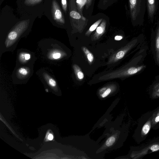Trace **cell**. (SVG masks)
Wrapping results in <instances>:
<instances>
[{
  "instance_id": "d6986e66",
  "label": "cell",
  "mask_w": 159,
  "mask_h": 159,
  "mask_svg": "<svg viewBox=\"0 0 159 159\" xmlns=\"http://www.w3.org/2000/svg\"><path fill=\"white\" fill-rule=\"evenodd\" d=\"M42 0H25V3L27 5H32L40 2Z\"/></svg>"
},
{
  "instance_id": "4fadbf2b",
  "label": "cell",
  "mask_w": 159,
  "mask_h": 159,
  "mask_svg": "<svg viewBox=\"0 0 159 159\" xmlns=\"http://www.w3.org/2000/svg\"><path fill=\"white\" fill-rule=\"evenodd\" d=\"M102 19L101 18L94 23L89 28L86 33V34L89 35L102 22Z\"/></svg>"
},
{
  "instance_id": "ffe728a7",
  "label": "cell",
  "mask_w": 159,
  "mask_h": 159,
  "mask_svg": "<svg viewBox=\"0 0 159 159\" xmlns=\"http://www.w3.org/2000/svg\"><path fill=\"white\" fill-rule=\"evenodd\" d=\"M61 3L63 9L65 13H66L67 8L66 0H61Z\"/></svg>"
},
{
  "instance_id": "e0dca14e",
  "label": "cell",
  "mask_w": 159,
  "mask_h": 159,
  "mask_svg": "<svg viewBox=\"0 0 159 159\" xmlns=\"http://www.w3.org/2000/svg\"><path fill=\"white\" fill-rule=\"evenodd\" d=\"M115 140L116 139L114 136H111L110 137L106 142V145L108 147L111 146L114 143Z\"/></svg>"
},
{
  "instance_id": "7402d4cb",
  "label": "cell",
  "mask_w": 159,
  "mask_h": 159,
  "mask_svg": "<svg viewBox=\"0 0 159 159\" xmlns=\"http://www.w3.org/2000/svg\"><path fill=\"white\" fill-rule=\"evenodd\" d=\"M111 92V89H107L102 94V98H105L107 97Z\"/></svg>"
},
{
  "instance_id": "30bf717a",
  "label": "cell",
  "mask_w": 159,
  "mask_h": 159,
  "mask_svg": "<svg viewBox=\"0 0 159 159\" xmlns=\"http://www.w3.org/2000/svg\"><path fill=\"white\" fill-rule=\"evenodd\" d=\"M43 78L45 81L52 88H56L57 83L56 81L48 73L45 72L43 74Z\"/></svg>"
},
{
  "instance_id": "9c48e42d",
  "label": "cell",
  "mask_w": 159,
  "mask_h": 159,
  "mask_svg": "<svg viewBox=\"0 0 159 159\" xmlns=\"http://www.w3.org/2000/svg\"><path fill=\"white\" fill-rule=\"evenodd\" d=\"M31 58V54L27 52H20L18 55V60L22 64H25L30 61Z\"/></svg>"
},
{
  "instance_id": "52a82bcc",
  "label": "cell",
  "mask_w": 159,
  "mask_h": 159,
  "mask_svg": "<svg viewBox=\"0 0 159 159\" xmlns=\"http://www.w3.org/2000/svg\"><path fill=\"white\" fill-rule=\"evenodd\" d=\"M30 71L29 68L25 66H21L17 69L16 75L18 78H25L29 75Z\"/></svg>"
},
{
  "instance_id": "484cf974",
  "label": "cell",
  "mask_w": 159,
  "mask_h": 159,
  "mask_svg": "<svg viewBox=\"0 0 159 159\" xmlns=\"http://www.w3.org/2000/svg\"><path fill=\"white\" fill-rule=\"evenodd\" d=\"M155 121L156 122L159 121V116H157L155 119Z\"/></svg>"
},
{
  "instance_id": "9a60e30c",
  "label": "cell",
  "mask_w": 159,
  "mask_h": 159,
  "mask_svg": "<svg viewBox=\"0 0 159 159\" xmlns=\"http://www.w3.org/2000/svg\"><path fill=\"white\" fill-rule=\"evenodd\" d=\"M82 48L89 61L92 62L94 60L93 55L86 47H83Z\"/></svg>"
},
{
  "instance_id": "7a4b0ae2",
  "label": "cell",
  "mask_w": 159,
  "mask_h": 159,
  "mask_svg": "<svg viewBox=\"0 0 159 159\" xmlns=\"http://www.w3.org/2000/svg\"><path fill=\"white\" fill-rule=\"evenodd\" d=\"M69 16L72 25L80 30L86 25L88 20L81 15L77 10L75 0H70Z\"/></svg>"
},
{
  "instance_id": "8992f818",
  "label": "cell",
  "mask_w": 159,
  "mask_h": 159,
  "mask_svg": "<svg viewBox=\"0 0 159 159\" xmlns=\"http://www.w3.org/2000/svg\"><path fill=\"white\" fill-rule=\"evenodd\" d=\"M148 17L150 22L153 23L157 7V0H146Z\"/></svg>"
},
{
  "instance_id": "277c9868",
  "label": "cell",
  "mask_w": 159,
  "mask_h": 159,
  "mask_svg": "<svg viewBox=\"0 0 159 159\" xmlns=\"http://www.w3.org/2000/svg\"><path fill=\"white\" fill-rule=\"evenodd\" d=\"M150 46L155 63L159 66V20L155 30L152 29Z\"/></svg>"
},
{
  "instance_id": "7c38bea8",
  "label": "cell",
  "mask_w": 159,
  "mask_h": 159,
  "mask_svg": "<svg viewBox=\"0 0 159 159\" xmlns=\"http://www.w3.org/2000/svg\"><path fill=\"white\" fill-rule=\"evenodd\" d=\"M87 2V0H76V3L78 12L83 15L82 11L84 7Z\"/></svg>"
},
{
  "instance_id": "d4e9b609",
  "label": "cell",
  "mask_w": 159,
  "mask_h": 159,
  "mask_svg": "<svg viewBox=\"0 0 159 159\" xmlns=\"http://www.w3.org/2000/svg\"><path fill=\"white\" fill-rule=\"evenodd\" d=\"M53 139V136L51 134H50L48 136V139L50 140H52Z\"/></svg>"
},
{
  "instance_id": "2e32d148",
  "label": "cell",
  "mask_w": 159,
  "mask_h": 159,
  "mask_svg": "<svg viewBox=\"0 0 159 159\" xmlns=\"http://www.w3.org/2000/svg\"><path fill=\"white\" fill-rule=\"evenodd\" d=\"M61 57V53L58 51H54L49 54L50 58L53 60H57L60 58Z\"/></svg>"
},
{
  "instance_id": "44dd1931",
  "label": "cell",
  "mask_w": 159,
  "mask_h": 159,
  "mask_svg": "<svg viewBox=\"0 0 159 159\" xmlns=\"http://www.w3.org/2000/svg\"><path fill=\"white\" fill-rule=\"evenodd\" d=\"M150 149L152 152H155L159 150V145L158 144H154L151 146Z\"/></svg>"
},
{
  "instance_id": "3957f363",
  "label": "cell",
  "mask_w": 159,
  "mask_h": 159,
  "mask_svg": "<svg viewBox=\"0 0 159 159\" xmlns=\"http://www.w3.org/2000/svg\"><path fill=\"white\" fill-rule=\"evenodd\" d=\"M27 20L19 22L8 33L5 40V45L8 48L17 40L21 34L26 30L28 25Z\"/></svg>"
},
{
  "instance_id": "5b68a950",
  "label": "cell",
  "mask_w": 159,
  "mask_h": 159,
  "mask_svg": "<svg viewBox=\"0 0 159 159\" xmlns=\"http://www.w3.org/2000/svg\"><path fill=\"white\" fill-rule=\"evenodd\" d=\"M52 13L53 18L57 22L64 24L65 20L63 14L58 4L55 0L52 3Z\"/></svg>"
},
{
  "instance_id": "cb8c5ba5",
  "label": "cell",
  "mask_w": 159,
  "mask_h": 159,
  "mask_svg": "<svg viewBox=\"0 0 159 159\" xmlns=\"http://www.w3.org/2000/svg\"><path fill=\"white\" fill-rule=\"evenodd\" d=\"M123 37L121 36L117 35L115 37V39L116 40H121Z\"/></svg>"
},
{
  "instance_id": "5bb4252c",
  "label": "cell",
  "mask_w": 159,
  "mask_h": 159,
  "mask_svg": "<svg viewBox=\"0 0 159 159\" xmlns=\"http://www.w3.org/2000/svg\"><path fill=\"white\" fill-rule=\"evenodd\" d=\"M73 67L76 76L80 80H82L84 78L83 73L81 71L80 68L76 65H74Z\"/></svg>"
},
{
  "instance_id": "8fae6325",
  "label": "cell",
  "mask_w": 159,
  "mask_h": 159,
  "mask_svg": "<svg viewBox=\"0 0 159 159\" xmlns=\"http://www.w3.org/2000/svg\"><path fill=\"white\" fill-rule=\"evenodd\" d=\"M151 87L153 92L159 93V75L156 76Z\"/></svg>"
},
{
  "instance_id": "6da1fadb",
  "label": "cell",
  "mask_w": 159,
  "mask_h": 159,
  "mask_svg": "<svg viewBox=\"0 0 159 159\" xmlns=\"http://www.w3.org/2000/svg\"><path fill=\"white\" fill-rule=\"evenodd\" d=\"M130 17L134 26L142 25L147 5L146 0H128Z\"/></svg>"
},
{
  "instance_id": "603a6c76",
  "label": "cell",
  "mask_w": 159,
  "mask_h": 159,
  "mask_svg": "<svg viewBox=\"0 0 159 159\" xmlns=\"http://www.w3.org/2000/svg\"><path fill=\"white\" fill-rule=\"evenodd\" d=\"M93 0H87V2L86 4L85 7L86 9L89 8L91 5Z\"/></svg>"
},
{
  "instance_id": "ba28073f",
  "label": "cell",
  "mask_w": 159,
  "mask_h": 159,
  "mask_svg": "<svg viewBox=\"0 0 159 159\" xmlns=\"http://www.w3.org/2000/svg\"><path fill=\"white\" fill-rule=\"evenodd\" d=\"M107 21L105 19H102V22L97 27L94 36L98 37L102 35L105 32L106 26Z\"/></svg>"
},
{
  "instance_id": "ac0fdd59",
  "label": "cell",
  "mask_w": 159,
  "mask_h": 159,
  "mask_svg": "<svg viewBox=\"0 0 159 159\" xmlns=\"http://www.w3.org/2000/svg\"><path fill=\"white\" fill-rule=\"evenodd\" d=\"M150 128V123L145 124L143 126L142 131L145 135L147 134L149 132Z\"/></svg>"
}]
</instances>
